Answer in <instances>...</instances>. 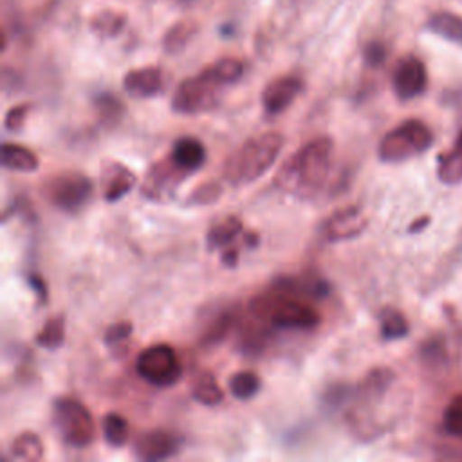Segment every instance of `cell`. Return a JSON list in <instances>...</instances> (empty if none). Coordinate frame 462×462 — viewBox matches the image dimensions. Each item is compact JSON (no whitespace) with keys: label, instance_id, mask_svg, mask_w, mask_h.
Masks as SVG:
<instances>
[{"label":"cell","instance_id":"2","mask_svg":"<svg viewBox=\"0 0 462 462\" xmlns=\"http://www.w3.org/2000/svg\"><path fill=\"white\" fill-rule=\"evenodd\" d=\"M283 144L285 137L274 130L247 139L227 157L224 164V179L233 186L256 180L274 164Z\"/></svg>","mask_w":462,"mask_h":462},{"label":"cell","instance_id":"23","mask_svg":"<svg viewBox=\"0 0 462 462\" xmlns=\"http://www.w3.org/2000/svg\"><path fill=\"white\" fill-rule=\"evenodd\" d=\"M197 23L191 20H180L177 23H173L162 38V49L168 54H179L188 43L189 40L195 36L197 32Z\"/></svg>","mask_w":462,"mask_h":462},{"label":"cell","instance_id":"37","mask_svg":"<svg viewBox=\"0 0 462 462\" xmlns=\"http://www.w3.org/2000/svg\"><path fill=\"white\" fill-rule=\"evenodd\" d=\"M27 283L34 289V292L38 294V300H40V301H45V300H47V287H45L43 278H40V276H36V274H29V276H27Z\"/></svg>","mask_w":462,"mask_h":462},{"label":"cell","instance_id":"16","mask_svg":"<svg viewBox=\"0 0 462 462\" xmlns=\"http://www.w3.org/2000/svg\"><path fill=\"white\" fill-rule=\"evenodd\" d=\"M170 157L182 171L191 175L197 170H200L202 164L206 162V148L200 139L193 135H184L173 143L170 150Z\"/></svg>","mask_w":462,"mask_h":462},{"label":"cell","instance_id":"8","mask_svg":"<svg viewBox=\"0 0 462 462\" xmlns=\"http://www.w3.org/2000/svg\"><path fill=\"white\" fill-rule=\"evenodd\" d=\"M135 370L146 383L159 388L173 386L182 377V365L173 346L166 343H155L141 350Z\"/></svg>","mask_w":462,"mask_h":462},{"label":"cell","instance_id":"9","mask_svg":"<svg viewBox=\"0 0 462 462\" xmlns=\"http://www.w3.org/2000/svg\"><path fill=\"white\" fill-rule=\"evenodd\" d=\"M186 177L188 173L182 171L168 155L148 168L141 184V195L153 202H166L175 195Z\"/></svg>","mask_w":462,"mask_h":462},{"label":"cell","instance_id":"32","mask_svg":"<svg viewBox=\"0 0 462 462\" xmlns=\"http://www.w3.org/2000/svg\"><path fill=\"white\" fill-rule=\"evenodd\" d=\"M220 195H222L220 184L215 182V180H209V182H204V184L197 186L191 191V195L186 199V204L188 206H206V204L215 202Z\"/></svg>","mask_w":462,"mask_h":462},{"label":"cell","instance_id":"28","mask_svg":"<svg viewBox=\"0 0 462 462\" xmlns=\"http://www.w3.org/2000/svg\"><path fill=\"white\" fill-rule=\"evenodd\" d=\"M229 392L235 399L238 401H247L251 397H254L260 390V377L251 372V370H242L236 372L235 375L229 377Z\"/></svg>","mask_w":462,"mask_h":462},{"label":"cell","instance_id":"27","mask_svg":"<svg viewBox=\"0 0 462 462\" xmlns=\"http://www.w3.org/2000/svg\"><path fill=\"white\" fill-rule=\"evenodd\" d=\"M63 339H65V319H63V316L49 318L34 337L36 345H40L47 350L60 348Z\"/></svg>","mask_w":462,"mask_h":462},{"label":"cell","instance_id":"22","mask_svg":"<svg viewBox=\"0 0 462 462\" xmlns=\"http://www.w3.org/2000/svg\"><path fill=\"white\" fill-rule=\"evenodd\" d=\"M101 433L108 446L123 448L130 439V426L123 415L110 411L101 419Z\"/></svg>","mask_w":462,"mask_h":462},{"label":"cell","instance_id":"24","mask_svg":"<svg viewBox=\"0 0 462 462\" xmlns=\"http://www.w3.org/2000/svg\"><path fill=\"white\" fill-rule=\"evenodd\" d=\"M379 328H381V336L386 341H395L401 339L408 334L410 325L404 318V314L393 307H384L379 312Z\"/></svg>","mask_w":462,"mask_h":462},{"label":"cell","instance_id":"5","mask_svg":"<svg viewBox=\"0 0 462 462\" xmlns=\"http://www.w3.org/2000/svg\"><path fill=\"white\" fill-rule=\"evenodd\" d=\"M431 143L433 134L426 123L406 119L381 139L377 153L383 162H401L426 152Z\"/></svg>","mask_w":462,"mask_h":462},{"label":"cell","instance_id":"1","mask_svg":"<svg viewBox=\"0 0 462 462\" xmlns=\"http://www.w3.org/2000/svg\"><path fill=\"white\" fill-rule=\"evenodd\" d=\"M334 143L328 135H319L298 148L278 170L274 186L296 197H312L325 184Z\"/></svg>","mask_w":462,"mask_h":462},{"label":"cell","instance_id":"26","mask_svg":"<svg viewBox=\"0 0 462 462\" xmlns=\"http://www.w3.org/2000/svg\"><path fill=\"white\" fill-rule=\"evenodd\" d=\"M11 455L18 460L36 462L43 457V444L40 437L32 431H23L11 442Z\"/></svg>","mask_w":462,"mask_h":462},{"label":"cell","instance_id":"38","mask_svg":"<svg viewBox=\"0 0 462 462\" xmlns=\"http://www.w3.org/2000/svg\"><path fill=\"white\" fill-rule=\"evenodd\" d=\"M220 260L226 267H235L236 262H238V249L235 245H229L226 249H222V254H220Z\"/></svg>","mask_w":462,"mask_h":462},{"label":"cell","instance_id":"17","mask_svg":"<svg viewBox=\"0 0 462 462\" xmlns=\"http://www.w3.org/2000/svg\"><path fill=\"white\" fill-rule=\"evenodd\" d=\"M0 162L7 170L14 171H34L40 166V161L36 153L25 146L14 144V143H4L0 150Z\"/></svg>","mask_w":462,"mask_h":462},{"label":"cell","instance_id":"10","mask_svg":"<svg viewBox=\"0 0 462 462\" xmlns=\"http://www.w3.org/2000/svg\"><path fill=\"white\" fill-rule=\"evenodd\" d=\"M182 448V439L166 430H148L135 437L132 449L137 458L153 462L177 455Z\"/></svg>","mask_w":462,"mask_h":462},{"label":"cell","instance_id":"35","mask_svg":"<svg viewBox=\"0 0 462 462\" xmlns=\"http://www.w3.org/2000/svg\"><path fill=\"white\" fill-rule=\"evenodd\" d=\"M29 105L27 103H22V105H14L11 106L7 112H5V117H4V128L7 132H20L25 125V119H27V114H29Z\"/></svg>","mask_w":462,"mask_h":462},{"label":"cell","instance_id":"14","mask_svg":"<svg viewBox=\"0 0 462 462\" xmlns=\"http://www.w3.org/2000/svg\"><path fill=\"white\" fill-rule=\"evenodd\" d=\"M164 87V74L159 67L132 69L123 78V88L126 94L137 99L157 96Z\"/></svg>","mask_w":462,"mask_h":462},{"label":"cell","instance_id":"4","mask_svg":"<svg viewBox=\"0 0 462 462\" xmlns=\"http://www.w3.org/2000/svg\"><path fill=\"white\" fill-rule=\"evenodd\" d=\"M52 422L60 439L70 448H87L96 437V424L90 411L74 397L52 401Z\"/></svg>","mask_w":462,"mask_h":462},{"label":"cell","instance_id":"33","mask_svg":"<svg viewBox=\"0 0 462 462\" xmlns=\"http://www.w3.org/2000/svg\"><path fill=\"white\" fill-rule=\"evenodd\" d=\"M444 428L451 435L462 439V393L453 397L448 408L444 410Z\"/></svg>","mask_w":462,"mask_h":462},{"label":"cell","instance_id":"6","mask_svg":"<svg viewBox=\"0 0 462 462\" xmlns=\"http://www.w3.org/2000/svg\"><path fill=\"white\" fill-rule=\"evenodd\" d=\"M224 85L208 67L200 70L197 76L182 79L173 96H171V110L184 116H195L202 112H209L218 103V90Z\"/></svg>","mask_w":462,"mask_h":462},{"label":"cell","instance_id":"15","mask_svg":"<svg viewBox=\"0 0 462 462\" xmlns=\"http://www.w3.org/2000/svg\"><path fill=\"white\" fill-rule=\"evenodd\" d=\"M137 177L121 162H108L101 173L103 199L106 202H117L135 186Z\"/></svg>","mask_w":462,"mask_h":462},{"label":"cell","instance_id":"18","mask_svg":"<svg viewBox=\"0 0 462 462\" xmlns=\"http://www.w3.org/2000/svg\"><path fill=\"white\" fill-rule=\"evenodd\" d=\"M242 233H244L242 220L238 217H226L224 220H220V222H217L215 226L209 227V231L206 235V245H208L209 251L226 249Z\"/></svg>","mask_w":462,"mask_h":462},{"label":"cell","instance_id":"31","mask_svg":"<svg viewBox=\"0 0 462 462\" xmlns=\"http://www.w3.org/2000/svg\"><path fill=\"white\" fill-rule=\"evenodd\" d=\"M209 69L213 70V74L218 78L222 85H231L238 81L244 74V63L236 58H222L213 65H209Z\"/></svg>","mask_w":462,"mask_h":462},{"label":"cell","instance_id":"20","mask_svg":"<svg viewBox=\"0 0 462 462\" xmlns=\"http://www.w3.org/2000/svg\"><path fill=\"white\" fill-rule=\"evenodd\" d=\"M191 397L204 406H217L224 401V390L211 372H200L191 383Z\"/></svg>","mask_w":462,"mask_h":462},{"label":"cell","instance_id":"3","mask_svg":"<svg viewBox=\"0 0 462 462\" xmlns=\"http://www.w3.org/2000/svg\"><path fill=\"white\" fill-rule=\"evenodd\" d=\"M249 312L254 319L265 321L274 328L310 330L319 325V314L314 307L278 289L254 296L249 301Z\"/></svg>","mask_w":462,"mask_h":462},{"label":"cell","instance_id":"21","mask_svg":"<svg viewBox=\"0 0 462 462\" xmlns=\"http://www.w3.org/2000/svg\"><path fill=\"white\" fill-rule=\"evenodd\" d=\"M125 23H126L125 13L114 11V9L97 11L90 18V22H88L92 32H96L101 38H114V36H117L123 31Z\"/></svg>","mask_w":462,"mask_h":462},{"label":"cell","instance_id":"7","mask_svg":"<svg viewBox=\"0 0 462 462\" xmlns=\"http://www.w3.org/2000/svg\"><path fill=\"white\" fill-rule=\"evenodd\" d=\"M42 193L51 206L74 215L90 202L94 186L92 180L83 173L63 171L49 177L42 186Z\"/></svg>","mask_w":462,"mask_h":462},{"label":"cell","instance_id":"13","mask_svg":"<svg viewBox=\"0 0 462 462\" xmlns=\"http://www.w3.org/2000/svg\"><path fill=\"white\" fill-rule=\"evenodd\" d=\"M366 227V218L363 217L361 209L356 206L343 208L336 213L330 215V218L323 224V233L328 240L339 242V240H348L363 233Z\"/></svg>","mask_w":462,"mask_h":462},{"label":"cell","instance_id":"25","mask_svg":"<svg viewBox=\"0 0 462 462\" xmlns=\"http://www.w3.org/2000/svg\"><path fill=\"white\" fill-rule=\"evenodd\" d=\"M428 29L446 40L462 42V16L440 11L428 20Z\"/></svg>","mask_w":462,"mask_h":462},{"label":"cell","instance_id":"36","mask_svg":"<svg viewBox=\"0 0 462 462\" xmlns=\"http://www.w3.org/2000/svg\"><path fill=\"white\" fill-rule=\"evenodd\" d=\"M384 47L379 45V43H370L366 49H365V60L370 63V65H379L383 60H384Z\"/></svg>","mask_w":462,"mask_h":462},{"label":"cell","instance_id":"11","mask_svg":"<svg viewBox=\"0 0 462 462\" xmlns=\"http://www.w3.org/2000/svg\"><path fill=\"white\" fill-rule=\"evenodd\" d=\"M426 83H428L426 67L419 58L406 56L397 63L392 76V85L399 99L408 101L420 96L426 88Z\"/></svg>","mask_w":462,"mask_h":462},{"label":"cell","instance_id":"39","mask_svg":"<svg viewBox=\"0 0 462 462\" xmlns=\"http://www.w3.org/2000/svg\"><path fill=\"white\" fill-rule=\"evenodd\" d=\"M428 224H430V217H428V215H424V217H420V218L413 220V222L410 224L408 231H410V233H419V231H422Z\"/></svg>","mask_w":462,"mask_h":462},{"label":"cell","instance_id":"30","mask_svg":"<svg viewBox=\"0 0 462 462\" xmlns=\"http://www.w3.org/2000/svg\"><path fill=\"white\" fill-rule=\"evenodd\" d=\"M233 321H235V314L231 310L227 312H222L220 316H217V319L211 321V325L204 330L202 337H200V343L202 345H215L218 341H222L227 332L231 330L233 327Z\"/></svg>","mask_w":462,"mask_h":462},{"label":"cell","instance_id":"34","mask_svg":"<svg viewBox=\"0 0 462 462\" xmlns=\"http://www.w3.org/2000/svg\"><path fill=\"white\" fill-rule=\"evenodd\" d=\"M132 323L130 321H117L112 323L103 336V341L108 348H125V343L128 341V337L132 336Z\"/></svg>","mask_w":462,"mask_h":462},{"label":"cell","instance_id":"19","mask_svg":"<svg viewBox=\"0 0 462 462\" xmlns=\"http://www.w3.org/2000/svg\"><path fill=\"white\" fill-rule=\"evenodd\" d=\"M437 177L444 184H458L462 180V132L453 148L437 159Z\"/></svg>","mask_w":462,"mask_h":462},{"label":"cell","instance_id":"12","mask_svg":"<svg viewBox=\"0 0 462 462\" xmlns=\"http://www.w3.org/2000/svg\"><path fill=\"white\" fill-rule=\"evenodd\" d=\"M303 81L298 76H282L267 83L262 92V106L267 116H278L287 110L301 94Z\"/></svg>","mask_w":462,"mask_h":462},{"label":"cell","instance_id":"29","mask_svg":"<svg viewBox=\"0 0 462 462\" xmlns=\"http://www.w3.org/2000/svg\"><path fill=\"white\" fill-rule=\"evenodd\" d=\"M94 108L101 119L103 125L106 126H114L117 125V121L123 117L125 114V106L123 103L119 101V97H116L114 94H108V92H103L99 96H96L94 99Z\"/></svg>","mask_w":462,"mask_h":462}]
</instances>
